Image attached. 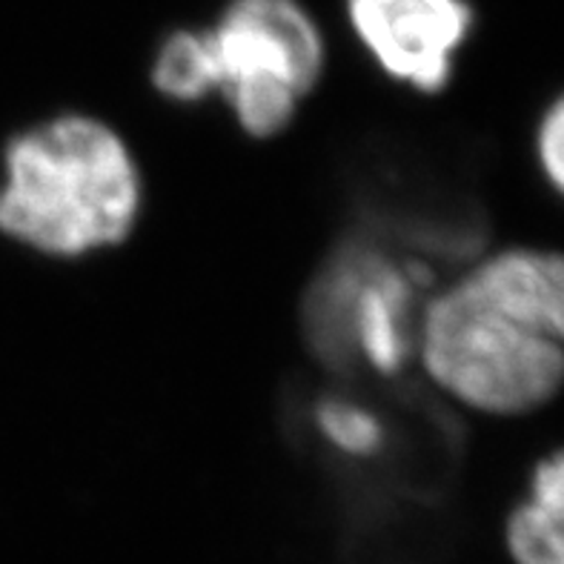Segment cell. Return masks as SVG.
Masks as SVG:
<instances>
[{
  "label": "cell",
  "instance_id": "obj_5",
  "mask_svg": "<svg viewBox=\"0 0 564 564\" xmlns=\"http://www.w3.org/2000/svg\"><path fill=\"white\" fill-rule=\"evenodd\" d=\"M352 32L401 84L438 93L473 26L465 0H347Z\"/></svg>",
  "mask_w": 564,
  "mask_h": 564
},
{
  "label": "cell",
  "instance_id": "obj_11",
  "mask_svg": "<svg viewBox=\"0 0 564 564\" xmlns=\"http://www.w3.org/2000/svg\"><path fill=\"white\" fill-rule=\"evenodd\" d=\"M530 501L539 505L544 513L551 516L553 522H556L564 533V451L542 458V462L533 467Z\"/></svg>",
  "mask_w": 564,
  "mask_h": 564
},
{
  "label": "cell",
  "instance_id": "obj_2",
  "mask_svg": "<svg viewBox=\"0 0 564 564\" xmlns=\"http://www.w3.org/2000/svg\"><path fill=\"white\" fill-rule=\"evenodd\" d=\"M415 350L433 384L490 415H524L564 387V347L467 279L427 301Z\"/></svg>",
  "mask_w": 564,
  "mask_h": 564
},
{
  "label": "cell",
  "instance_id": "obj_10",
  "mask_svg": "<svg viewBox=\"0 0 564 564\" xmlns=\"http://www.w3.org/2000/svg\"><path fill=\"white\" fill-rule=\"evenodd\" d=\"M536 152L547 181L564 195V95L544 112L539 123Z\"/></svg>",
  "mask_w": 564,
  "mask_h": 564
},
{
  "label": "cell",
  "instance_id": "obj_4",
  "mask_svg": "<svg viewBox=\"0 0 564 564\" xmlns=\"http://www.w3.org/2000/svg\"><path fill=\"white\" fill-rule=\"evenodd\" d=\"M424 279L384 250H344L310 295L315 350L329 365H365L379 376H395L415 350V293Z\"/></svg>",
  "mask_w": 564,
  "mask_h": 564
},
{
  "label": "cell",
  "instance_id": "obj_1",
  "mask_svg": "<svg viewBox=\"0 0 564 564\" xmlns=\"http://www.w3.org/2000/svg\"><path fill=\"white\" fill-rule=\"evenodd\" d=\"M0 232L52 258L127 241L141 215V172L123 138L89 115H57L14 135L3 155Z\"/></svg>",
  "mask_w": 564,
  "mask_h": 564
},
{
  "label": "cell",
  "instance_id": "obj_6",
  "mask_svg": "<svg viewBox=\"0 0 564 564\" xmlns=\"http://www.w3.org/2000/svg\"><path fill=\"white\" fill-rule=\"evenodd\" d=\"M465 279L564 347V252L501 250Z\"/></svg>",
  "mask_w": 564,
  "mask_h": 564
},
{
  "label": "cell",
  "instance_id": "obj_3",
  "mask_svg": "<svg viewBox=\"0 0 564 564\" xmlns=\"http://www.w3.org/2000/svg\"><path fill=\"white\" fill-rule=\"evenodd\" d=\"M218 89L243 132L270 138L324 72V37L295 0H232L213 29Z\"/></svg>",
  "mask_w": 564,
  "mask_h": 564
},
{
  "label": "cell",
  "instance_id": "obj_9",
  "mask_svg": "<svg viewBox=\"0 0 564 564\" xmlns=\"http://www.w3.org/2000/svg\"><path fill=\"white\" fill-rule=\"evenodd\" d=\"M505 547L513 564H564V533L533 501L510 510Z\"/></svg>",
  "mask_w": 564,
  "mask_h": 564
},
{
  "label": "cell",
  "instance_id": "obj_8",
  "mask_svg": "<svg viewBox=\"0 0 564 564\" xmlns=\"http://www.w3.org/2000/svg\"><path fill=\"white\" fill-rule=\"evenodd\" d=\"M315 424L338 453L356 458H370L384 447L387 427L376 410L361 401L327 395L315 404Z\"/></svg>",
  "mask_w": 564,
  "mask_h": 564
},
{
  "label": "cell",
  "instance_id": "obj_7",
  "mask_svg": "<svg viewBox=\"0 0 564 564\" xmlns=\"http://www.w3.org/2000/svg\"><path fill=\"white\" fill-rule=\"evenodd\" d=\"M152 84L161 95L193 104L218 89L213 43L207 32H175L158 46L152 64Z\"/></svg>",
  "mask_w": 564,
  "mask_h": 564
}]
</instances>
